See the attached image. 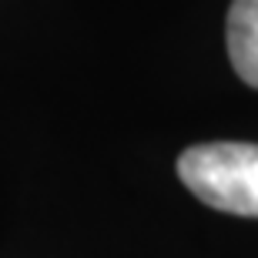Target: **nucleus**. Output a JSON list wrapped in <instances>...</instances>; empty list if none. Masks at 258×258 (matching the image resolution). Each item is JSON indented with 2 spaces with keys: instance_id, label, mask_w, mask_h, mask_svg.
I'll return each mask as SVG.
<instances>
[{
  "instance_id": "nucleus-2",
  "label": "nucleus",
  "mask_w": 258,
  "mask_h": 258,
  "mask_svg": "<svg viewBox=\"0 0 258 258\" xmlns=\"http://www.w3.org/2000/svg\"><path fill=\"white\" fill-rule=\"evenodd\" d=\"M228 57L245 84L258 87V0H235L228 10Z\"/></svg>"
},
{
  "instance_id": "nucleus-1",
  "label": "nucleus",
  "mask_w": 258,
  "mask_h": 258,
  "mask_svg": "<svg viewBox=\"0 0 258 258\" xmlns=\"http://www.w3.org/2000/svg\"><path fill=\"white\" fill-rule=\"evenodd\" d=\"M178 174L201 205L258 218V144H195L178 158Z\"/></svg>"
}]
</instances>
